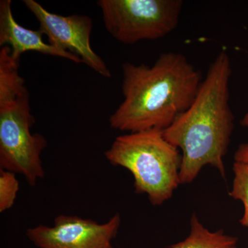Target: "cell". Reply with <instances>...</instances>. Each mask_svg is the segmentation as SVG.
Listing matches in <instances>:
<instances>
[{"instance_id":"obj_2","label":"cell","mask_w":248,"mask_h":248,"mask_svg":"<svg viewBox=\"0 0 248 248\" xmlns=\"http://www.w3.org/2000/svg\"><path fill=\"white\" fill-rule=\"evenodd\" d=\"M231 75V58L226 51L220 52L190 107L163 130L165 138L182 150L181 184L193 182L208 165L226 179L223 159L234 130L229 103Z\"/></svg>"},{"instance_id":"obj_12","label":"cell","mask_w":248,"mask_h":248,"mask_svg":"<svg viewBox=\"0 0 248 248\" xmlns=\"http://www.w3.org/2000/svg\"><path fill=\"white\" fill-rule=\"evenodd\" d=\"M234 161L248 164V141L240 145L235 152Z\"/></svg>"},{"instance_id":"obj_5","label":"cell","mask_w":248,"mask_h":248,"mask_svg":"<svg viewBox=\"0 0 248 248\" xmlns=\"http://www.w3.org/2000/svg\"><path fill=\"white\" fill-rule=\"evenodd\" d=\"M106 29L125 45L156 40L175 30L182 0H99Z\"/></svg>"},{"instance_id":"obj_9","label":"cell","mask_w":248,"mask_h":248,"mask_svg":"<svg viewBox=\"0 0 248 248\" xmlns=\"http://www.w3.org/2000/svg\"><path fill=\"white\" fill-rule=\"evenodd\" d=\"M237 238L226 234L223 230L209 231L193 214L188 236L171 248H237Z\"/></svg>"},{"instance_id":"obj_3","label":"cell","mask_w":248,"mask_h":248,"mask_svg":"<svg viewBox=\"0 0 248 248\" xmlns=\"http://www.w3.org/2000/svg\"><path fill=\"white\" fill-rule=\"evenodd\" d=\"M110 164L128 170L138 194H146L153 205L172 197L180 185L182 155L158 129L120 135L105 152Z\"/></svg>"},{"instance_id":"obj_7","label":"cell","mask_w":248,"mask_h":248,"mask_svg":"<svg viewBox=\"0 0 248 248\" xmlns=\"http://www.w3.org/2000/svg\"><path fill=\"white\" fill-rule=\"evenodd\" d=\"M23 2L38 21L39 30L47 36L49 44L76 55L104 78H110V71L105 62L91 47V17L83 15L62 16L53 14L34 0H24Z\"/></svg>"},{"instance_id":"obj_10","label":"cell","mask_w":248,"mask_h":248,"mask_svg":"<svg viewBox=\"0 0 248 248\" xmlns=\"http://www.w3.org/2000/svg\"><path fill=\"white\" fill-rule=\"evenodd\" d=\"M233 172L234 180L229 195L244 203V214L240 223L243 226L248 227V164L234 161Z\"/></svg>"},{"instance_id":"obj_1","label":"cell","mask_w":248,"mask_h":248,"mask_svg":"<svg viewBox=\"0 0 248 248\" xmlns=\"http://www.w3.org/2000/svg\"><path fill=\"white\" fill-rule=\"evenodd\" d=\"M122 76L124 100L109 124L129 133L169 128L190 107L202 84L200 72L174 52L161 54L152 66L124 63Z\"/></svg>"},{"instance_id":"obj_13","label":"cell","mask_w":248,"mask_h":248,"mask_svg":"<svg viewBox=\"0 0 248 248\" xmlns=\"http://www.w3.org/2000/svg\"><path fill=\"white\" fill-rule=\"evenodd\" d=\"M240 124H241L242 126L248 127V111L246 112V115L244 116L241 122H240Z\"/></svg>"},{"instance_id":"obj_11","label":"cell","mask_w":248,"mask_h":248,"mask_svg":"<svg viewBox=\"0 0 248 248\" xmlns=\"http://www.w3.org/2000/svg\"><path fill=\"white\" fill-rule=\"evenodd\" d=\"M19 189L16 173L0 170V213L12 208Z\"/></svg>"},{"instance_id":"obj_8","label":"cell","mask_w":248,"mask_h":248,"mask_svg":"<svg viewBox=\"0 0 248 248\" xmlns=\"http://www.w3.org/2000/svg\"><path fill=\"white\" fill-rule=\"evenodd\" d=\"M43 35L40 30L27 29L16 22L11 0L0 1V46L9 47L15 61L19 63L23 54L35 51L66 59L76 63H83L81 59L70 52L46 43Z\"/></svg>"},{"instance_id":"obj_6","label":"cell","mask_w":248,"mask_h":248,"mask_svg":"<svg viewBox=\"0 0 248 248\" xmlns=\"http://www.w3.org/2000/svg\"><path fill=\"white\" fill-rule=\"evenodd\" d=\"M122 218L115 214L105 223L78 216L59 215L52 226L29 228L27 235L37 248H113Z\"/></svg>"},{"instance_id":"obj_4","label":"cell","mask_w":248,"mask_h":248,"mask_svg":"<svg viewBox=\"0 0 248 248\" xmlns=\"http://www.w3.org/2000/svg\"><path fill=\"white\" fill-rule=\"evenodd\" d=\"M35 123L27 89L0 94V169L21 174L31 187L45 177L47 147L43 135L31 133Z\"/></svg>"}]
</instances>
